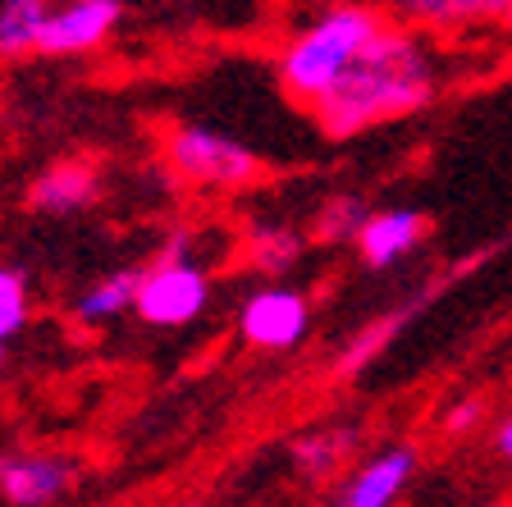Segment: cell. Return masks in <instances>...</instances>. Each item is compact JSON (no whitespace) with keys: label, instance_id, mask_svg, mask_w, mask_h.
<instances>
[{"label":"cell","instance_id":"ac0fdd59","mask_svg":"<svg viewBox=\"0 0 512 507\" xmlns=\"http://www.w3.org/2000/svg\"><path fill=\"white\" fill-rule=\"evenodd\" d=\"M403 14L412 19H480V14H512V5H471V0H421V5H407Z\"/></svg>","mask_w":512,"mask_h":507},{"label":"cell","instance_id":"9a60e30c","mask_svg":"<svg viewBox=\"0 0 512 507\" xmlns=\"http://www.w3.org/2000/svg\"><path fill=\"white\" fill-rule=\"evenodd\" d=\"M371 220V206L357 192H339L316 211V238L320 243H357Z\"/></svg>","mask_w":512,"mask_h":507},{"label":"cell","instance_id":"30bf717a","mask_svg":"<svg viewBox=\"0 0 512 507\" xmlns=\"http://www.w3.org/2000/svg\"><path fill=\"white\" fill-rule=\"evenodd\" d=\"M412 471H416L412 448H389V453L371 457V462L352 476V485L343 489L339 507H394V498L403 494Z\"/></svg>","mask_w":512,"mask_h":507},{"label":"cell","instance_id":"5bb4252c","mask_svg":"<svg viewBox=\"0 0 512 507\" xmlns=\"http://www.w3.org/2000/svg\"><path fill=\"white\" fill-rule=\"evenodd\" d=\"M46 19H51L46 0H10V5H0V55L14 60V55L37 51Z\"/></svg>","mask_w":512,"mask_h":507},{"label":"cell","instance_id":"e0dca14e","mask_svg":"<svg viewBox=\"0 0 512 507\" xmlns=\"http://www.w3.org/2000/svg\"><path fill=\"white\" fill-rule=\"evenodd\" d=\"M403 311H394V316H384L380 325H371V329H362V334L352 338L348 348H343V357H339V375H357V370L366 366V361L375 357V352L384 348V343H389V338L398 334V325H403Z\"/></svg>","mask_w":512,"mask_h":507},{"label":"cell","instance_id":"3957f363","mask_svg":"<svg viewBox=\"0 0 512 507\" xmlns=\"http://www.w3.org/2000/svg\"><path fill=\"white\" fill-rule=\"evenodd\" d=\"M165 160L174 165V174L202 183V188H243L261 174L256 151L206 124H174L165 138Z\"/></svg>","mask_w":512,"mask_h":507},{"label":"cell","instance_id":"5b68a950","mask_svg":"<svg viewBox=\"0 0 512 507\" xmlns=\"http://www.w3.org/2000/svg\"><path fill=\"white\" fill-rule=\"evenodd\" d=\"M307 325H311V307L307 297L293 293V288H261L238 311V334L261 352L298 348L307 338Z\"/></svg>","mask_w":512,"mask_h":507},{"label":"cell","instance_id":"ba28073f","mask_svg":"<svg viewBox=\"0 0 512 507\" xmlns=\"http://www.w3.org/2000/svg\"><path fill=\"white\" fill-rule=\"evenodd\" d=\"M430 220L421 211H407V206H394V211H371L362 238H357V252L371 270H384V265L403 261L421 238H426Z\"/></svg>","mask_w":512,"mask_h":507},{"label":"cell","instance_id":"7a4b0ae2","mask_svg":"<svg viewBox=\"0 0 512 507\" xmlns=\"http://www.w3.org/2000/svg\"><path fill=\"white\" fill-rule=\"evenodd\" d=\"M384 28V19L362 5H339L325 10L311 28H302L298 37H288L279 51V78L298 101L316 106L320 96L330 92L343 74L352 69V60L375 42V32Z\"/></svg>","mask_w":512,"mask_h":507},{"label":"cell","instance_id":"8fae6325","mask_svg":"<svg viewBox=\"0 0 512 507\" xmlns=\"http://www.w3.org/2000/svg\"><path fill=\"white\" fill-rule=\"evenodd\" d=\"M243 252H247V261H252L261 275H288V270L302 261V238L288 229V224L256 220L252 229H247Z\"/></svg>","mask_w":512,"mask_h":507},{"label":"cell","instance_id":"2e32d148","mask_svg":"<svg viewBox=\"0 0 512 507\" xmlns=\"http://www.w3.org/2000/svg\"><path fill=\"white\" fill-rule=\"evenodd\" d=\"M28 325V279L0 265V343H10Z\"/></svg>","mask_w":512,"mask_h":507},{"label":"cell","instance_id":"ffe728a7","mask_svg":"<svg viewBox=\"0 0 512 507\" xmlns=\"http://www.w3.org/2000/svg\"><path fill=\"white\" fill-rule=\"evenodd\" d=\"M499 453H503V457H508V462H512V416H508V421L499 425Z\"/></svg>","mask_w":512,"mask_h":507},{"label":"cell","instance_id":"6da1fadb","mask_svg":"<svg viewBox=\"0 0 512 507\" xmlns=\"http://www.w3.org/2000/svg\"><path fill=\"white\" fill-rule=\"evenodd\" d=\"M430 101H435V60L426 55V46L403 28H380L375 42L311 110L325 138L348 142L362 128L416 115Z\"/></svg>","mask_w":512,"mask_h":507},{"label":"cell","instance_id":"44dd1931","mask_svg":"<svg viewBox=\"0 0 512 507\" xmlns=\"http://www.w3.org/2000/svg\"><path fill=\"white\" fill-rule=\"evenodd\" d=\"M5 361H10V352H5V343H0V370H5Z\"/></svg>","mask_w":512,"mask_h":507},{"label":"cell","instance_id":"52a82bcc","mask_svg":"<svg viewBox=\"0 0 512 507\" xmlns=\"http://www.w3.org/2000/svg\"><path fill=\"white\" fill-rule=\"evenodd\" d=\"M78 480V462L46 453H0V494L14 507H46Z\"/></svg>","mask_w":512,"mask_h":507},{"label":"cell","instance_id":"9c48e42d","mask_svg":"<svg viewBox=\"0 0 512 507\" xmlns=\"http://www.w3.org/2000/svg\"><path fill=\"white\" fill-rule=\"evenodd\" d=\"M96 201V169L83 165V160H64V165H51L42 179L32 183L28 206L37 215H78Z\"/></svg>","mask_w":512,"mask_h":507},{"label":"cell","instance_id":"4fadbf2b","mask_svg":"<svg viewBox=\"0 0 512 507\" xmlns=\"http://www.w3.org/2000/svg\"><path fill=\"white\" fill-rule=\"evenodd\" d=\"M138 284H142V270H115V275L96 279V284L74 302L78 320H110V316H119V311H133Z\"/></svg>","mask_w":512,"mask_h":507},{"label":"cell","instance_id":"277c9868","mask_svg":"<svg viewBox=\"0 0 512 507\" xmlns=\"http://www.w3.org/2000/svg\"><path fill=\"white\" fill-rule=\"evenodd\" d=\"M206 302H211V279H206L202 265L160 261V265H151V270H142L133 311H138V320H147V325L179 329L202 316Z\"/></svg>","mask_w":512,"mask_h":507},{"label":"cell","instance_id":"7c38bea8","mask_svg":"<svg viewBox=\"0 0 512 507\" xmlns=\"http://www.w3.org/2000/svg\"><path fill=\"white\" fill-rule=\"evenodd\" d=\"M357 448V430L348 425H334V430H311L302 434L298 444H293V462L302 466V476L307 480H325L334 476L343 466V457Z\"/></svg>","mask_w":512,"mask_h":507},{"label":"cell","instance_id":"8992f818","mask_svg":"<svg viewBox=\"0 0 512 507\" xmlns=\"http://www.w3.org/2000/svg\"><path fill=\"white\" fill-rule=\"evenodd\" d=\"M124 19L119 0H74V5H51V19L42 23L37 51L42 55H83L110 37V28Z\"/></svg>","mask_w":512,"mask_h":507},{"label":"cell","instance_id":"d6986e66","mask_svg":"<svg viewBox=\"0 0 512 507\" xmlns=\"http://www.w3.org/2000/svg\"><path fill=\"white\" fill-rule=\"evenodd\" d=\"M480 416H485V402L480 398H462V402H453L444 412V430L448 434H467L471 425H480Z\"/></svg>","mask_w":512,"mask_h":507}]
</instances>
